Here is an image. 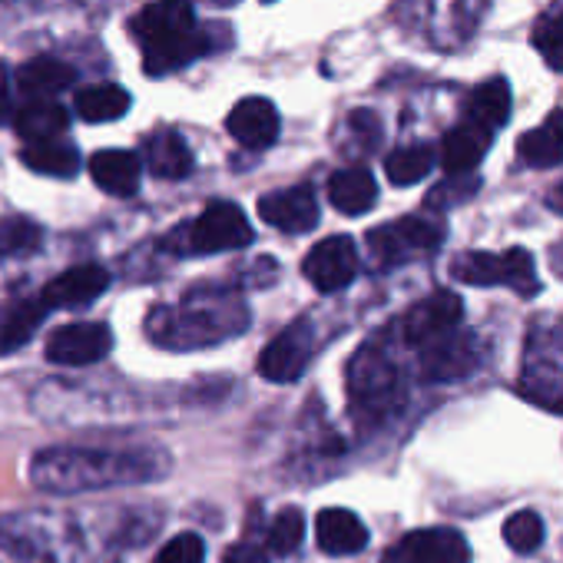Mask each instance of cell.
<instances>
[{
  "label": "cell",
  "mask_w": 563,
  "mask_h": 563,
  "mask_svg": "<svg viewBox=\"0 0 563 563\" xmlns=\"http://www.w3.org/2000/svg\"><path fill=\"white\" fill-rule=\"evenodd\" d=\"M467 120L484 130H500L510 120V87L504 77L484 80L467 100Z\"/></svg>",
  "instance_id": "25"
},
{
  "label": "cell",
  "mask_w": 563,
  "mask_h": 563,
  "mask_svg": "<svg viewBox=\"0 0 563 563\" xmlns=\"http://www.w3.org/2000/svg\"><path fill=\"white\" fill-rule=\"evenodd\" d=\"M258 216L282 232H312L319 225V202L312 196V189L306 186H289V189H275L268 196L258 199Z\"/></svg>",
  "instance_id": "12"
},
{
  "label": "cell",
  "mask_w": 563,
  "mask_h": 563,
  "mask_svg": "<svg viewBox=\"0 0 563 563\" xmlns=\"http://www.w3.org/2000/svg\"><path fill=\"white\" fill-rule=\"evenodd\" d=\"M530 44H533L537 54L547 60V67L560 74V70H563V14L540 18V21L533 24Z\"/></svg>",
  "instance_id": "34"
},
{
  "label": "cell",
  "mask_w": 563,
  "mask_h": 563,
  "mask_svg": "<svg viewBox=\"0 0 563 563\" xmlns=\"http://www.w3.org/2000/svg\"><path fill=\"white\" fill-rule=\"evenodd\" d=\"M14 126L31 143H51L67 130V110L54 100H34L18 113Z\"/></svg>",
  "instance_id": "26"
},
{
  "label": "cell",
  "mask_w": 563,
  "mask_h": 563,
  "mask_svg": "<svg viewBox=\"0 0 563 563\" xmlns=\"http://www.w3.org/2000/svg\"><path fill=\"white\" fill-rule=\"evenodd\" d=\"M316 540L332 556H352V553H362L368 547V530L352 510L325 507L316 517Z\"/></svg>",
  "instance_id": "17"
},
{
  "label": "cell",
  "mask_w": 563,
  "mask_h": 563,
  "mask_svg": "<svg viewBox=\"0 0 563 563\" xmlns=\"http://www.w3.org/2000/svg\"><path fill=\"white\" fill-rule=\"evenodd\" d=\"M306 278L319 292H339L358 275V249L349 235H329L306 255Z\"/></svg>",
  "instance_id": "7"
},
{
  "label": "cell",
  "mask_w": 563,
  "mask_h": 563,
  "mask_svg": "<svg viewBox=\"0 0 563 563\" xmlns=\"http://www.w3.org/2000/svg\"><path fill=\"white\" fill-rule=\"evenodd\" d=\"M186 31H196L189 0H156V4H146L133 18V34L143 41V47L176 37V34H186Z\"/></svg>",
  "instance_id": "16"
},
{
  "label": "cell",
  "mask_w": 563,
  "mask_h": 563,
  "mask_svg": "<svg viewBox=\"0 0 563 563\" xmlns=\"http://www.w3.org/2000/svg\"><path fill=\"white\" fill-rule=\"evenodd\" d=\"M44 302L41 299H24L14 302L11 309H4L0 316V352H18L44 322Z\"/></svg>",
  "instance_id": "28"
},
{
  "label": "cell",
  "mask_w": 563,
  "mask_h": 563,
  "mask_svg": "<svg viewBox=\"0 0 563 563\" xmlns=\"http://www.w3.org/2000/svg\"><path fill=\"white\" fill-rule=\"evenodd\" d=\"M140 477V467L126 454L103 451H44L34 461V481L44 490H84L103 484H123Z\"/></svg>",
  "instance_id": "1"
},
{
  "label": "cell",
  "mask_w": 563,
  "mask_h": 563,
  "mask_svg": "<svg viewBox=\"0 0 563 563\" xmlns=\"http://www.w3.org/2000/svg\"><path fill=\"white\" fill-rule=\"evenodd\" d=\"M130 110V93L117 84H97L77 93V113L87 123H110Z\"/></svg>",
  "instance_id": "29"
},
{
  "label": "cell",
  "mask_w": 563,
  "mask_h": 563,
  "mask_svg": "<svg viewBox=\"0 0 563 563\" xmlns=\"http://www.w3.org/2000/svg\"><path fill=\"white\" fill-rule=\"evenodd\" d=\"M209 34L206 31H186V34H176V37H166V41H156V44H146L143 47V67L150 77H159V74H173L192 60H199L206 51H209Z\"/></svg>",
  "instance_id": "18"
},
{
  "label": "cell",
  "mask_w": 563,
  "mask_h": 563,
  "mask_svg": "<svg viewBox=\"0 0 563 563\" xmlns=\"http://www.w3.org/2000/svg\"><path fill=\"white\" fill-rule=\"evenodd\" d=\"M312 358V332L306 322H296L289 329H282L258 355V375L268 382H296Z\"/></svg>",
  "instance_id": "9"
},
{
  "label": "cell",
  "mask_w": 563,
  "mask_h": 563,
  "mask_svg": "<svg viewBox=\"0 0 563 563\" xmlns=\"http://www.w3.org/2000/svg\"><path fill=\"white\" fill-rule=\"evenodd\" d=\"M520 391L547 411H563V325L533 329L523 358Z\"/></svg>",
  "instance_id": "3"
},
{
  "label": "cell",
  "mask_w": 563,
  "mask_h": 563,
  "mask_svg": "<svg viewBox=\"0 0 563 563\" xmlns=\"http://www.w3.org/2000/svg\"><path fill=\"white\" fill-rule=\"evenodd\" d=\"M202 556H206V543L196 533H179L169 543H163L153 563H202Z\"/></svg>",
  "instance_id": "35"
},
{
  "label": "cell",
  "mask_w": 563,
  "mask_h": 563,
  "mask_svg": "<svg viewBox=\"0 0 563 563\" xmlns=\"http://www.w3.org/2000/svg\"><path fill=\"white\" fill-rule=\"evenodd\" d=\"M110 286V272L103 265H74L54 282H47V289L41 292L44 309H80L97 302Z\"/></svg>",
  "instance_id": "11"
},
{
  "label": "cell",
  "mask_w": 563,
  "mask_h": 563,
  "mask_svg": "<svg viewBox=\"0 0 563 563\" xmlns=\"http://www.w3.org/2000/svg\"><path fill=\"white\" fill-rule=\"evenodd\" d=\"M113 349V332L103 322H70L47 339V358L54 365H93Z\"/></svg>",
  "instance_id": "8"
},
{
  "label": "cell",
  "mask_w": 563,
  "mask_h": 563,
  "mask_svg": "<svg viewBox=\"0 0 563 563\" xmlns=\"http://www.w3.org/2000/svg\"><path fill=\"white\" fill-rule=\"evenodd\" d=\"M74 80H77L74 67H67L54 57H37L18 70V87L34 100H51V97L70 90Z\"/></svg>",
  "instance_id": "23"
},
{
  "label": "cell",
  "mask_w": 563,
  "mask_h": 563,
  "mask_svg": "<svg viewBox=\"0 0 563 563\" xmlns=\"http://www.w3.org/2000/svg\"><path fill=\"white\" fill-rule=\"evenodd\" d=\"M504 540L514 553H533L543 543V520L537 510H517L504 523Z\"/></svg>",
  "instance_id": "32"
},
{
  "label": "cell",
  "mask_w": 563,
  "mask_h": 563,
  "mask_svg": "<svg viewBox=\"0 0 563 563\" xmlns=\"http://www.w3.org/2000/svg\"><path fill=\"white\" fill-rule=\"evenodd\" d=\"M8 113V77H4V70H0V117Z\"/></svg>",
  "instance_id": "39"
},
{
  "label": "cell",
  "mask_w": 563,
  "mask_h": 563,
  "mask_svg": "<svg viewBox=\"0 0 563 563\" xmlns=\"http://www.w3.org/2000/svg\"><path fill=\"white\" fill-rule=\"evenodd\" d=\"M457 183H444V186H438L431 196H428V206H451V202H461V199H467V196H474V189H477V179L471 176H454Z\"/></svg>",
  "instance_id": "36"
},
{
  "label": "cell",
  "mask_w": 563,
  "mask_h": 563,
  "mask_svg": "<svg viewBox=\"0 0 563 563\" xmlns=\"http://www.w3.org/2000/svg\"><path fill=\"white\" fill-rule=\"evenodd\" d=\"M176 235L183 242L166 245L176 252H192V255H212V252H232L252 242V225L245 212L232 202H209L202 216L192 225H183Z\"/></svg>",
  "instance_id": "4"
},
{
  "label": "cell",
  "mask_w": 563,
  "mask_h": 563,
  "mask_svg": "<svg viewBox=\"0 0 563 563\" xmlns=\"http://www.w3.org/2000/svg\"><path fill=\"white\" fill-rule=\"evenodd\" d=\"M382 563H471V547L454 527H424L391 543Z\"/></svg>",
  "instance_id": "6"
},
{
  "label": "cell",
  "mask_w": 563,
  "mask_h": 563,
  "mask_svg": "<svg viewBox=\"0 0 563 563\" xmlns=\"http://www.w3.org/2000/svg\"><path fill=\"white\" fill-rule=\"evenodd\" d=\"M146 163H150V173L156 179H183V176L192 173V153L183 143V136L173 133V130H163V133L150 136Z\"/></svg>",
  "instance_id": "24"
},
{
  "label": "cell",
  "mask_w": 563,
  "mask_h": 563,
  "mask_svg": "<svg viewBox=\"0 0 563 563\" xmlns=\"http://www.w3.org/2000/svg\"><path fill=\"white\" fill-rule=\"evenodd\" d=\"M302 537H306V517H302L299 507L278 510L275 520L268 523V550L272 553H292V550H299Z\"/></svg>",
  "instance_id": "31"
},
{
  "label": "cell",
  "mask_w": 563,
  "mask_h": 563,
  "mask_svg": "<svg viewBox=\"0 0 563 563\" xmlns=\"http://www.w3.org/2000/svg\"><path fill=\"white\" fill-rule=\"evenodd\" d=\"M441 239H444V222L428 219V216H405L398 222H388V225H378L368 232L372 255L382 265H398L415 255H424V252L438 249Z\"/></svg>",
  "instance_id": "5"
},
{
  "label": "cell",
  "mask_w": 563,
  "mask_h": 563,
  "mask_svg": "<svg viewBox=\"0 0 563 563\" xmlns=\"http://www.w3.org/2000/svg\"><path fill=\"white\" fill-rule=\"evenodd\" d=\"M225 130L232 133L235 143L249 150H265L278 140V110L262 97H245L242 103L232 107Z\"/></svg>",
  "instance_id": "15"
},
{
  "label": "cell",
  "mask_w": 563,
  "mask_h": 563,
  "mask_svg": "<svg viewBox=\"0 0 563 563\" xmlns=\"http://www.w3.org/2000/svg\"><path fill=\"white\" fill-rule=\"evenodd\" d=\"M21 163L34 173H44V176H60V179H70L80 173V153L70 146V143H31L24 153H21Z\"/></svg>",
  "instance_id": "27"
},
{
  "label": "cell",
  "mask_w": 563,
  "mask_h": 563,
  "mask_svg": "<svg viewBox=\"0 0 563 563\" xmlns=\"http://www.w3.org/2000/svg\"><path fill=\"white\" fill-rule=\"evenodd\" d=\"M451 275L464 286L490 289L504 286L523 299H533L540 292V278L533 272V258L527 249H507V252H461L451 262Z\"/></svg>",
  "instance_id": "2"
},
{
  "label": "cell",
  "mask_w": 563,
  "mask_h": 563,
  "mask_svg": "<svg viewBox=\"0 0 563 563\" xmlns=\"http://www.w3.org/2000/svg\"><path fill=\"white\" fill-rule=\"evenodd\" d=\"M547 206H550L553 212H563V183H556V186L550 189V196H547Z\"/></svg>",
  "instance_id": "38"
},
{
  "label": "cell",
  "mask_w": 563,
  "mask_h": 563,
  "mask_svg": "<svg viewBox=\"0 0 563 563\" xmlns=\"http://www.w3.org/2000/svg\"><path fill=\"white\" fill-rule=\"evenodd\" d=\"M477 358H481V349H477L474 335L451 332V335H444V339H438L434 345L424 349L421 368H424V378L448 382V378L471 375L477 368Z\"/></svg>",
  "instance_id": "14"
},
{
  "label": "cell",
  "mask_w": 563,
  "mask_h": 563,
  "mask_svg": "<svg viewBox=\"0 0 563 563\" xmlns=\"http://www.w3.org/2000/svg\"><path fill=\"white\" fill-rule=\"evenodd\" d=\"M90 176L110 196H133L140 189V156L130 150H100L90 159Z\"/></svg>",
  "instance_id": "21"
},
{
  "label": "cell",
  "mask_w": 563,
  "mask_h": 563,
  "mask_svg": "<svg viewBox=\"0 0 563 563\" xmlns=\"http://www.w3.org/2000/svg\"><path fill=\"white\" fill-rule=\"evenodd\" d=\"M222 563H268V560H265V553H262L258 547H252V543H235V547L225 550Z\"/></svg>",
  "instance_id": "37"
},
{
  "label": "cell",
  "mask_w": 563,
  "mask_h": 563,
  "mask_svg": "<svg viewBox=\"0 0 563 563\" xmlns=\"http://www.w3.org/2000/svg\"><path fill=\"white\" fill-rule=\"evenodd\" d=\"M329 202L345 216H362L378 202V183L365 166L339 169L329 179Z\"/></svg>",
  "instance_id": "22"
},
{
  "label": "cell",
  "mask_w": 563,
  "mask_h": 563,
  "mask_svg": "<svg viewBox=\"0 0 563 563\" xmlns=\"http://www.w3.org/2000/svg\"><path fill=\"white\" fill-rule=\"evenodd\" d=\"M461 316H464L461 299H457L454 292L441 289V292H431L424 302H418V306L405 316L401 332H405V339H408L411 345L428 349V345H434L438 339L457 332Z\"/></svg>",
  "instance_id": "10"
},
{
  "label": "cell",
  "mask_w": 563,
  "mask_h": 563,
  "mask_svg": "<svg viewBox=\"0 0 563 563\" xmlns=\"http://www.w3.org/2000/svg\"><path fill=\"white\" fill-rule=\"evenodd\" d=\"M212 4H219V8H232V4H239V0H212Z\"/></svg>",
  "instance_id": "40"
},
{
  "label": "cell",
  "mask_w": 563,
  "mask_h": 563,
  "mask_svg": "<svg viewBox=\"0 0 563 563\" xmlns=\"http://www.w3.org/2000/svg\"><path fill=\"white\" fill-rule=\"evenodd\" d=\"M517 156L530 169H550L563 163V110L547 113V120L517 140Z\"/></svg>",
  "instance_id": "20"
},
{
  "label": "cell",
  "mask_w": 563,
  "mask_h": 563,
  "mask_svg": "<svg viewBox=\"0 0 563 563\" xmlns=\"http://www.w3.org/2000/svg\"><path fill=\"white\" fill-rule=\"evenodd\" d=\"M41 225L27 216H0V255H21L37 249Z\"/></svg>",
  "instance_id": "33"
},
{
  "label": "cell",
  "mask_w": 563,
  "mask_h": 563,
  "mask_svg": "<svg viewBox=\"0 0 563 563\" xmlns=\"http://www.w3.org/2000/svg\"><path fill=\"white\" fill-rule=\"evenodd\" d=\"M349 385H352L355 401L372 405V408H388V401H398V388H401L395 365L375 349H365L355 355L349 368Z\"/></svg>",
  "instance_id": "13"
},
{
  "label": "cell",
  "mask_w": 563,
  "mask_h": 563,
  "mask_svg": "<svg viewBox=\"0 0 563 563\" xmlns=\"http://www.w3.org/2000/svg\"><path fill=\"white\" fill-rule=\"evenodd\" d=\"M434 169V150L418 143V146H401L385 159V173L395 186H415Z\"/></svg>",
  "instance_id": "30"
},
{
  "label": "cell",
  "mask_w": 563,
  "mask_h": 563,
  "mask_svg": "<svg viewBox=\"0 0 563 563\" xmlns=\"http://www.w3.org/2000/svg\"><path fill=\"white\" fill-rule=\"evenodd\" d=\"M490 140H494L490 130H484V126L464 120L461 126H454V130L444 136V143H441V166H444L451 176L471 173V169L487 156Z\"/></svg>",
  "instance_id": "19"
}]
</instances>
